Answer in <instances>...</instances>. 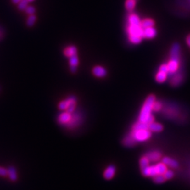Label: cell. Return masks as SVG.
Wrapping results in <instances>:
<instances>
[{
  "label": "cell",
  "mask_w": 190,
  "mask_h": 190,
  "mask_svg": "<svg viewBox=\"0 0 190 190\" xmlns=\"http://www.w3.org/2000/svg\"><path fill=\"white\" fill-rule=\"evenodd\" d=\"M183 81H184V75L179 69L176 73H174L173 75H171L170 84L172 86H173V87H177V86H179L181 83Z\"/></svg>",
  "instance_id": "cell-7"
},
{
  "label": "cell",
  "mask_w": 190,
  "mask_h": 190,
  "mask_svg": "<svg viewBox=\"0 0 190 190\" xmlns=\"http://www.w3.org/2000/svg\"><path fill=\"white\" fill-rule=\"evenodd\" d=\"M163 176L165 178V180H171L172 178L174 177V173L172 170H167L165 171V173L163 174Z\"/></svg>",
  "instance_id": "cell-30"
},
{
  "label": "cell",
  "mask_w": 190,
  "mask_h": 190,
  "mask_svg": "<svg viewBox=\"0 0 190 190\" xmlns=\"http://www.w3.org/2000/svg\"><path fill=\"white\" fill-rule=\"evenodd\" d=\"M0 176L1 177H7L8 176V170L7 168L0 166Z\"/></svg>",
  "instance_id": "cell-32"
},
{
  "label": "cell",
  "mask_w": 190,
  "mask_h": 190,
  "mask_svg": "<svg viewBox=\"0 0 190 190\" xmlns=\"http://www.w3.org/2000/svg\"><path fill=\"white\" fill-rule=\"evenodd\" d=\"M154 182L156 184H162L165 182V178L163 176V175H157L153 177Z\"/></svg>",
  "instance_id": "cell-29"
},
{
  "label": "cell",
  "mask_w": 190,
  "mask_h": 190,
  "mask_svg": "<svg viewBox=\"0 0 190 190\" xmlns=\"http://www.w3.org/2000/svg\"><path fill=\"white\" fill-rule=\"evenodd\" d=\"M79 64V59L78 57V54L73 55L70 56L69 58V65L71 73H75L77 71V68H78Z\"/></svg>",
  "instance_id": "cell-13"
},
{
  "label": "cell",
  "mask_w": 190,
  "mask_h": 190,
  "mask_svg": "<svg viewBox=\"0 0 190 190\" xmlns=\"http://www.w3.org/2000/svg\"><path fill=\"white\" fill-rule=\"evenodd\" d=\"M92 73L95 77L102 78H104V77L107 75V71H106V70L103 66H96L93 68Z\"/></svg>",
  "instance_id": "cell-11"
},
{
  "label": "cell",
  "mask_w": 190,
  "mask_h": 190,
  "mask_svg": "<svg viewBox=\"0 0 190 190\" xmlns=\"http://www.w3.org/2000/svg\"><path fill=\"white\" fill-rule=\"evenodd\" d=\"M36 20H37V17L35 14L29 15V16L27 19V21H26V24H27L28 27L31 28L32 26H34Z\"/></svg>",
  "instance_id": "cell-26"
},
{
  "label": "cell",
  "mask_w": 190,
  "mask_h": 190,
  "mask_svg": "<svg viewBox=\"0 0 190 190\" xmlns=\"http://www.w3.org/2000/svg\"><path fill=\"white\" fill-rule=\"evenodd\" d=\"M141 19L136 14H130L127 18V24L131 25H138L141 24Z\"/></svg>",
  "instance_id": "cell-19"
},
{
  "label": "cell",
  "mask_w": 190,
  "mask_h": 190,
  "mask_svg": "<svg viewBox=\"0 0 190 190\" xmlns=\"http://www.w3.org/2000/svg\"><path fill=\"white\" fill-rule=\"evenodd\" d=\"M115 172H116V168H115V165H110L105 169L104 172H103V177L107 180H111L114 177Z\"/></svg>",
  "instance_id": "cell-10"
},
{
  "label": "cell",
  "mask_w": 190,
  "mask_h": 190,
  "mask_svg": "<svg viewBox=\"0 0 190 190\" xmlns=\"http://www.w3.org/2000/svg\"><path fill=\"white\" fill-rule=\"evenodd\" d=\"M168 74L165 72H163L161 70H159V72H157L155 76L156 81L159 83H163L166 80H167Z\"/></svg>",
  "instance_id": "cell-21"
},
{
  "label": "cell",
  "mask_w": 190,
  "mask_h": 190,
  "mask_svg": "<svg viewBox=\"0 0 190 190\" xmlns=\"http://www.w3.org/2000/svg\"><path fill=\"white\" fill-rule=\"evenodd\" d=\"M157 31L154 27L144 28V38L145 39H153L156 37Z\"/></svg>",
  "instance_id": "cell-15"
},
{
  "label": "cell",
  "mask_w": 190,
  "mask_h": 190,
  "mask_svg": "<svg viewBox=\"0 0 190 190\" xmlns=\"http://www.w3.org/2000/svg\"><path fill=\"white\" fill-rule=\"evenodd\" d=\"M149 163H150L149 160L147 158L146 155L142 156L140 159V160H139V166H140L141 170H142V169H144L145 168H147V166H149Z\"/></svg>",
  "instance_id": "cell-24"
},
{
  "label": "cell",
  "mask_w": 190,
  "mask_h": 190,
  "mask_svg": "<svg viewBox=\"0 0 190 190\" xmlns=\"http://www.w3.org/2000/svg\"><path fill=\"white\" fill-rule=\"evenodd\" d=\"M126 8L128 11H132L134 10L136 6V0H126Z\"/></svg>",
  "instance_id": "cell-25"
},
{
  "label": "cell",
  "mask_w": 190,
  "mask_h": 190,
  "mask_svg": "<svg viewBox=\"0 0 190 190\" xmlns=\"http://www.w3.org/2000/svg\"><path fill=\"white\" fill-rule=\"evenodd\" d=\"M76 104L77 98L75 96H73V95H71V96H69L68 98H66V99L61 101L59 103L58 107L61 111H66L72 114V113L75 111Z\"/></svg>",
  "instance_id": "cell-4"
},
{
  "label": "cell",
  "mask_w": 190,
  "mask_h": 190,
  "mask_svg": "<svg viewBox=\"0 0 190 190\" xmlns=\"http://www.w3.org/2000/svg\"><path fill=\"white\" fill-rule=\"evenodd\" d=\"M71 118H72V114L66 111H64L59 114L57 118V121L61 126H66L70 121Z\"/></svg>",
  "instance_id": "cell-8"
},
{
  "label": "cell",
  "mask_w": 190,
  "mask_h": 190,
  "mask_svg": "<svg viewBox=\"0 0 190 190\" xmlns=\"http://www.w3.org/2000/svg\"><path fill=\"white\" fill-rule=\"evenodd\" d=\"M163 106V103L160 101H155L153 105V111L154 112H160L161 111Z\"/></svg>",
  "instance_id": "cell-27"
},
{
  "label": "cell",
  "mask_w": 190,
  "mask_h": 190,
  "mask_svg": "<svg viewBox=\"0 0 190 190\" xmlns=\"http://www.w3.org/2000/svg\"><path fill=\"white\" fill-rule=\"evenodd\" d=\"M181 58L180 45L177 42L172 45L170 51V59L167 63L168 75H172L180 69Z\"/></svg>",
  "instance_id": "cell-1"
},
{
  "label": "cell",
  "mask_w": 190,
  "mask_h": 190,
  "mask_svg": "<svg viewBox=\"0 0 190 190\" xmlns=\"http://www.w3.org/2000/svg\"><path fill=\"white\" fill-rule=\"evenodd\" d=\"M35 7H31V6H28V7L25 8V13L28 14V15H32V14H35Z\"/></svg>",
  "instance_id": "cell-31"
},
{
  "label": "cell",
  "mask_w": 190,
  "mask_h": 190,
  "mask_svg": "<svg viewBox=\"0 0 190 190\" xmlns=\"http://www.w3.org/2000/svg\"><path fill=\"white\" fill-rule=\"evenodd\" d=\"M156 167L159 175H163L165 173V171L168 170L167 165L164 164L163 162L157 163V164H156Z\"/></svg>",
  "instance_id": "cell-23"
},
{
  "label": "cell",
  "mask_w": 190,
  "mask_h": 190,
  "mask_svg": "<svg viewBox=\"0 0 190 190\" xmlns=\"http://www.w3.org/2000/svg\"><path fill=\"white\" fill-rule=\"evenodd\" d=\"M28 1L29 2H33L34 0H28Z\"/></svg>",
  "instance_id": "cell-36"
},
{
  "label": "cell",
  "mask_w": 190,
  "mask_h": 190,
  "mask_svg": "<svg viewBox=\"0 0 190 190\" xmlns=\"http://www.w3.org/2000/svg\"><path fill=\"white\" fill-rule=\"evenodd\" d=\"M146 156L148 159H149V161L151 162H155L158 161L160 159L162 158V154L159 151H151L147 153Z\"/></svg>",
  "instance_id": "cell-12"
},
{
  "label": "cell",
  "mask_w": 190,
  "mask_h": 190,
  "mask_svg": "<svg viewBox=\"0 0 190 190\" xmlns=\"http://www.w3.org/2000/svg\"><path fill=\"white\" fill-rule=\"evenodd\" d=\"M64 54L66 57L70 58V56H72L73 55L78 54V49H77V47L75 46L70 45L64 49Z\"/></svg>",
  "instance_id": "cell-17"
},
{
  "label": "cell",
  "mask_w": 190,
  "mask_h": 190,
  "mask_svg": "<svg viewBox=\"0 0 190 190\" xmlns=\"http://www.w3.org/2000/svg\"><path fill=\"white\" fill-rule=\"evenodd\" d=\"M82 121V117L81 114H80L78 111H74L72 113V118H71L70 121L66 127L70 129L75 128V127H78L81 124Z\"/></svg>",
  "instance_id": "cell-6"
},
{
  "label": "cell",
  "mask_w": 190,
  "mask_h": 190,
  "mask_svg": "<svg viewBox=\"0 0 190 190\" xmlns=\"http://www.w3.org/2000/svg\"><path fill=\"white\" fill-rule=\"evenodd\" d=\"M142 173L145 177H152L157 176L158 174V171L156 167V165H149L147 168L142 169Z\"/></svg>",
  "instance_id": "cell-9"
},
{
  "label": "cell",
  "mask_w": 190,
  "mask_h": 190,
  "mask_svg": "<svg viewBox=\"0 0 190 190\" xmlns=\"http://www.w3.org/2000/svg\"><path fill=\"white\" fill-rule=\"evenodd\" d=\"M154 24H155V23H154V20L151 19H145L141 20V25L143 28L154 27Z\"/></svg>",
  "instance_id": "cell-22"
},
{
  "label": "cell",
  "mask_w": 190,
  "mask_h": 190,
  "mask_svg": "<svg viewBox=\"0 0 190 190\" xmlns=\"http://www.w3.org/2000/svg\"><path fill=\"white\" fill-rule=\"evenodd\" d=\"M156 97L154 94H150L145 99L143 105L142 106L140 113H139L138 120L142 123H147V121L151 115L153 111V105L156 101Z\"/></svg>",
  "instance_id": "cell-3"
},
{
  "label": "cell",
  "mask_w": 190,
  "mask_h": 190,
  "mask_svg": "<svg viewBox=\"0 0 190 190\" xmlns=\"http://www.w3.org/2000/svg\"><path fill=\"white\" fill-rule=\"evenodd\" d=\"M123 144L126 147H133L137 144V142L132 137L131 134L129 132L127 135L125 136L123 139Z\"/></svg>",
  "instance_id": "cell-14"
},
{
  "label": "cell",
  "mask_w": 190,
  "mask_h": 190,
  "mask_svg": "<svg viewBox=\"0 0 190 190\" xmlns=\"http://www.w3.org/2000/svg\"><path fill=\"white\" fill-rule=\"evenodd\" d=\"M162 162L167 166L172 168H177L179 167V163L176 160L168 156H165L162 159Z\"/></svg>",
  "instance_id": "cell-16"
},
{
  "label": "cell",
  "mask_w": 190,
  "mask_h": 190,
  "mask_svg": "<svg viewBox=\"0 0 190 190\" xmlns=\"http://www.w3.org/2000/svg\"><path fill=\"white\" fill-rule=\"evenodd\" d=\"M148 129H149L151 132H160L163 130V126L161 123H156L155 121H154L153 123H151L149 125Z\"/></svg>",
  "instance_id": "cell-20"
},
{
  "label": "cell",
  "mask_w": 190,
  "mask_h": 190,
  "mask_svg": "<svg viewBox=\"0 0 190 190\" xmlns=\"http://www.w3.org/2000/svg\"><path fill=\"white\" fill-rule=\"evenodd\" d=\"M28 0H21V1L18 3V8L20 11H25V8L28 7Z\"/></svg>",
  "instance_id": "cell-28"
},
{
  "label": "cell",
  "mask_w": 190,
  "mask_h": 190,
  "mask_svg": "<svg viewBox=\"0 0 190 190\" xmlns=\"http://www.w3.org/2000/svg\"><path fill=\"white\" fill-rule=\"evenodd\" d=\"M130 133L137 142V143L147 141L151 137V132L149 129L131 130Z\"/></svg>",
  "instance_id": "cell-5"
},
{
  "label": "cell",
  "mask_w": 190,
  "mask_h": 190,
  "mask_svg": "<svg viewBox=\"0 0 190 190\" xmlns=\"http://www.w3.org/2000/svg\"><path fill=\"white\" fill-rule=\"evenodd\" d=\"M126 31L129 42L132 44H138L144 39V28L141 24H127Z\"/></svg>",
  "instance_id": "cell-2"
},
{
  "label": "cell",
  "mask_w": 190,
  "mask_h": 190,
  "mask_svg": "<svg viewBox=\"0 0 190 190\" xmlns=\"http://www.w3.org/2000/svg\"><path fill=\"white\" fill-rule=\"evenodd\" d=\"M159 70L163 71V72H165L168 74V68L167 64H163L161 65L159 67Z\"/></svg>",
  "instance_id": "cell-33"
},
{
  "label": "cell",
  "mask_w": 190,
  "mask_h": 190,
  "mask_svg": "<svg viewBox=\"0 0 190 190\" xmlns=\"http://www.w3.org/2000/svg\"><path fill=\"white\" fill-rule=\"evenodd\" d=\"M186 40H187V43L188 45L190 47V35H189L187 37Z\"/></svg>",
  "instance_id": "cell-34"
},
{
  "label": "cell",
  "mask_w": 190,
  "mask_h": 190,
  "mask_svg": "<svg viewBox=\"0 0 190 190\" xmlns=\"http://www.w3.org/2000/svg\"><path fill=\"white\" fill-rule=\"evenodd\" d=\"M11 1H12V2L14 3V4H17L18 3H19V2L21 1V0H11Z\"/></svg>",
  "instance_id": "cell-35"
},
{
  "label": "cell",
  "mask_w": 190,
  "mask_h": 190,
  "mask_svg": "<svg viewBox=\"0 0 190 190\" xmlns=\"http://www.w3.org/2000/svg\"><path fill=\"white\" fill-rule=\"evenodd\" d=\"M8 170V177L9 178V180L13 181V182H15L18 180V173H17V170L16 168L14 167L13 165L9 166L7 168Z\"/></svg>",
  "instance_id": "cell-18"
}]
</instances>
